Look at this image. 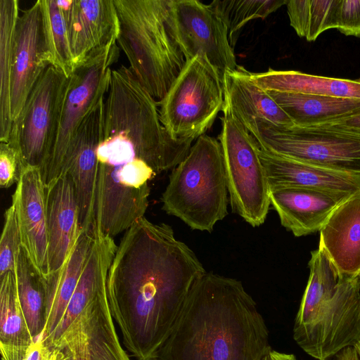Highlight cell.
Returning <instances> with one entry per match:
<instances>
[{
	"label": "cell",
	"mask_w": 360,
	"mask_h": 360,
	"mask_svg": "<svg viewBox=\"0 0 360 360\" xmlns=\"http://www.w3.org/2000/svg\"><path fill=\"white\" fill-rule=\"evenodd\" d=\"M206 273L172 228L145 217L127 230L107 276V293L122 342L138 360H153L196 281Z\"/></svg>",
	"instance_id": "obj_1"
},
{
	"label": "cell",
	"mask_w": 360,
	"mask_h": 360,
	"mask_svg": "<svg viewBox=\"0 0 360 360\" xmlns=\"http://www.w3.org/2000/svg\"><path fill=\"white\" fill-rule=\"evenodd\" d=\"M270 349L268 327L241 281L206 271L153 360H260Z\"/></svg>",
	"instance_id": "obj_2"
},
{
	"label": "cell",
	"mask_w": 360,
	"mask_h": 360,
	"mask_svg": "<svg viewBox=\"0 0 360 360\" xmlns=\"http://www.w3.org/2000/svg\"><path fill=\"white\" fill-rule=\"evenodd\" d=\"M120 25L117 42L129 69L159 104L186 60L169 23V0H113Z\"/></svg>",
	"instance_id": "obj_3"
},
{
	"label": "cell",
	"mask_w": 360,
	"mask_h": 360,
	"mask_svg": "<svg viewBox=\"0 0 360 360\" xmlns=\"http://www.w3.org/2000/svg\"><path fill=\"white\" fill-rule=\"evenodd\" d=\"M228 193L221 144L203 134L172 169L162 208L192 229L211 232L228 214Z\"/></svg>",
	"instance_id": "obj_4"
},
{
	"label": "cell",
	"mask_w": 360,
	"mask_h": 360,
	"mask_svg": "<svg viewBox=\"0 0 360 360\" xmlns=\"http://www.w3.org/2000/svg\"><path fill=\"white\" fill-rule=\"evenodd\" d=\"M117 248L112 238L95 235L75 290L47 345L53 347L77 322L87 337L92 360H130L120 342L107 293V276Z\"/></svg>",
	"instance_id": "obj_5"
},
{
	"label": "cell",
	"mask_w": 360,
	"mask_h": 360,
	"mask_svg": "<svg viewBox=\"0 0 360 360\" xmlns=\"http://www.w3.org/2000/svg\"><path fill=\"white\" fill-rule=\"evenodd\" d=\"M245 128L264 150L323 169L360 174V134L334 124L285 127L264 120Z\"/></svg>",
	"instance_id": "obj_6"
},
{
	"label": "cell",
	"mask_w": 360,
	"mask_h": 360,
	"mask_svg": "<svg viewBox=\"0 0 360 360\" xmlns=\"http://www.w3.org/2000/svg\"><path fill=\"white\" fill-rule=\"evenodd\" d=\"M224 104L221 75L197 55L186 61L158 104L160 121L174 139L193 142L212 127Z\"/></svg>",
	"instance_id": "obj_7"
},
{
	"label": "cell",
	"mask_w": 360,
	"mask_h": 360,
	"mask_svg": "<svg viewBox=\"0 0 360 360\" xmlns=\"http://www.w3.org/2000/svg\"><path fill=\"white\" fill-rule=\"evenodd\" d=\"M221 144L226 185L233 212L253 227L267 216L270 189L259 157V147L243 124L223 110Z\"/></svg>",
	"instance_id": "obj_8"
},
{
	"label": "cell",
	"mask_w": 360,
	"mask_h": 360,
	"mask_svg": "<svg viewBox=\"0 0 360 360\" xmlns=\"http://www.w3.org/2000/svg\"><path fill=\"white\" fill-rule=\"evenodd\" d=\"M119 55L120 49L115 44L77 67L69 77L54 142L39 169L46 187L61 175L77 129L93 107L105 96L111 66L117 61Z\"/></svg>",
	"instance_id": "obj_9"
},
{
	"label": "cell",
	"mask_w": 360,
	"mask_h": 360,
	"mask_svg": "<svg viewBox=\"0 0 360 360\" xmlns=\"http://www.w3.org/2000/svg\"><path fill=\"white\" fill-rule=\"evenodd\" d=\"M68 81L69 77L49 65L13 123L8 142L18 148L27 167L40 169L49 156Z\"/></svg>",
	"instance_id": "obj_10"
},
{
	"label": "cell",
	"mask_w": 360,
	"mask_h": 360,
	"mask_svg": "<svg viewBox=\"0 0 360 360\" xmlns=\"http://www.w3.org/2000/svg\"><path fill=\"white\" fill-rule=\"evenodd\" d=\"M169 23L186 58L205 57L218 70L222 80L236 71V63L226 25L209 6L197 0H169Z\"/></svg>",
	"instance_id": "obj_11"
},
{
	"label": "cell",
	"mask_w": 360,
	"mask_h": 360,
	"mask_svg": "<svg viewBox=\"0 0 360 360\" xmlns=\"http://www.w3.org/2000/svg\"><path fill=\"white\" fill-rule=\"evenodd\" d=\"M293 338L317 360H328L354 347L360 340V277L340 278L333 297L315 321Z\"/></svg>",
	"instance_id": "obj_12"
},
{
	"label": "cell",
	"mask_w": 360,
	"mask_h": 360,
	"mask_svg": "<svg viewBox=\"0 0 360 360\" xmlns=\"http://www.w3.org/2000/svg\"><path fill=\"white\" fill-rule=\"evenodd\" d=\"M65 20L75 69L117 44L120 25L113 0H56Z\"/></svg>",
	"instance_id": "obj_13"
},
{
	"label": "cell",
	"mask_w": 360,
	"mask_h": 360,
	"mask_svg": "<svg viewBox=\"0 0 360 360\" xmlns=\"http://www.w3.org/2000/svg\"><path fill=\"white\" fill-rule=\"evenodd\" d=\"M104 98L93 107L77 129L62 172L70 175L75 187L80 228L89 233H94L97 150L101 140Z\"/></svg>",
	"instance_id": "obj_14"
},
{
	"label": "cell",
	"mask_w": 360,
	"mask_h": 360,
	"mask_svg": "<svg viewBox=\"0 0 360 360\" xmlns=\"http://www.w3.org/2000/svg\"><path fill=\"white\" fill-rule=\"evenodd\" d=\"M43 34L40 0L19 16L13 48L11 108L13 123L26 101L49 66Z\"/></svg>",
	"instance_id": "obj_15"
},
{
	"label": "cell",
	"mask_w": 360,
	"mask_h": 360,
	"mask_svg": "<svg viewBox=\"0 0 360 360\" xmlns=\"http://www.w3.org/2000/svg\"><path fill=\"white\" fill-rule=\"evenodd\" d=\"M22 245L38 271L49 274L46 186L39 168L26 167L12 196Z\"/></svg>",
	"instance_id": "obj_16"
},
{
	"label": "cell",
	"mask_w": 360,
	"mask_h": 360,
	"mask_svg": "<svg viewBox=\"0 0 360 360\" xmlns=\"http://www.w3.org/2000/svg\"><path fill=\"white\" fill-rule=\"evenodd\" d=\"M352 195L300 187L270 190L271 205L281 225L297 237L319 231L335 209Z\"/></svg>",
	"instance_id": "obj_17"
},
{
	"label": "cell",
	"mask_w": 360,
	"mask_h": 360,
	"mask_svg": "<svg viewBox=\"0 0 360 360\" xmlns=\"http://www.w3.org/2000/svg\"><path fill=\"white\" fill-rule=\"evenodd\" d=\"M46 200L49 274L65 263L82 231L75 187L68 173L46 187Z\"/></svg>",
	"instance_id": "obj_18"
},
{
	"label": "cell",
	"mask_w": 360,
	"mask_h": 360,
	"mask_svg": "<svg viewBox=\"0 0 360 360\" xmlns=\"http://www.w3.org/2000/svg\"><path fill=\"white\" fill-rule=\"evenodd\" d=\"M319 232V247L340 278L360 277V192L338 206Z\"/></svg>",
	"instance_id": "obj_19"
},
{
	"label": "cell",
	"mask_w": 360,
	"mask_h": 360,
	"mask_svg": "<svg viewBox=\"0 0 360 360\" xmlns=\"http://www.w3.org/2000/svg\"><path fill=\"white\" fill-rule=\"evenodd\" d=\"M259 153L270 190L300 187L351 195L360 192V174L323 169L274 154L261 148Z\"/></svg>",
	"instance_id": "obj_20"
},
{
	"label": "cell",
	"mask_w": 360,
	"mask_h": 360,
	"mask_svg": "<svg viewBox=\"0 0 360 360\" xmlns=\"http://www.w3.org/2000/svg\"><path fill=\"white\" fill-rule=\"evenodd\" d=\"M225 104L229 111L244 127L257 120L279 127H292L293 122L268 92L256 84L250 72L238 66L223 78Z\"/></svg>",
	"instance_id": "obj_21"
},
{
	"label": "cell",
	"mask_w": 360,
	"mask_h": 360,
	"mask_svg": "<svg viewBox=\"0 0 360 360\" xmlns=\"http://www.w3.org/2000/svg\"><path fill=\"white\" fill-rule=\"evenodd\" d=\"M94 233L82 231L70 255L58 270L44 276L46 325L42 341L47 343L60 323L84 269Z\"/></svg>",
	"instance_id": "obj_22"
},
{
	"label": "cell",
	"mask_w": 360,
	"mask_h": 360,
	"mask_svg": "<svg viewBox=\"0 0 360 360\" xmlns=\"http://www.w3.org/2000/svg\"><path fill=\"white\" fill-rule=\"evenodd\" d=\"M266 91L298 127L335 124L360 113V99Z\"/></svg>",
	"instance_id": "obj_23"
},
{
	"label": "cell",
	"mask_w": 360,
	"mask_h": 360,
	"mask_svg": "<svg viewBox=\"0 0 360 360\" xmlns=\"http://www.w3.org/2000/svg\"><path fill=\"white\" fill-rule=\"evenodd\" d=\"M253 82L266 91L360 99V79L313 75L294 70L250 72Z\"/></svg>",
	"instance_id": "obj_24"
},
{
	"label": "cell",
	"mask_w": 360,
	"mask_h": 360,
	"mask_svg": "<svg viewBox=\"0 0 360 360\" xmlns=\"http://www.w3.org/2000/svg\"><path fill=\"white\" fill-rule=\"evenodd\" d=\"M34 342L20 304L15 272H7L0 276L1 360H25Z\"/></svg>",
	"instance_id": "obj_25"
},
{
	"label": "cell",
	"mask_w": 360,
	"mask_h": 360,
	"mask_svg": "<svg viewBox=\"0 0 360 360\" xmlns=\"http://www.w3.org/2000/svg\"><path fill=\"white\" fill-rule=\"evenodd\" d=\"M309 267V277L295 317L293 336L312 324L321 307L333 297L340 281L335 267L319 247L311 252Z\"/></svg>",
	"instance_id": "obj_26"
},
{
	"label": "cell",
	"mask_w": 360,
	"mask_h": 360,
	"mask_svg": "<svg viewBox=\"0 0 360 360\" xmlns=\"http://www.w3.org/2000/svg\"><path fill=\"white\" fill-rule=\"evenodd\" d=\"M18 0H0V142H8L12 126L11 96L13 48L19 18Z\"/></svg>",
	"instance_id": "obj_27"
},
{
	"label": "cell",
	"mask_w": 360,
	"mask_h": 360,
	"mask_svg": "<svg viewBox=\"0 0 360 360\" xmlns=\"http://www.w3.org/2000/svg\"><path fill=\"white\" fill-rule=\"evenodd\" d=\"M15 277L20 304L35 342L42 335L46 325L44 276L22 245L17 258Z\"/></svg>",
	"instance_id": "obj_28"
},
{
	"label": "cell",
	"mask_w": 360,
	"mask_h": 360,
	"mask_svg": "<svg viewBox=\"0 0 360 360\" xmlns=\"http://www.w3.org/2000/svg\"><path fill=\"white\" fill-rule=\"evenodd\" d=\"M340 0H290L285 6L290 26L300 37L315 41L323 32L336 29Z\"/></svg>",
	"instance_id": "obj_29"
},
{
	"label": "cell",
	"mask_w": 360,
	"mask_h": 360,
	"mask_svg": "<svg viewBox=\"0 0 360 360\" xmlns=\"http://www.w3.org/2000/svg\"><path fill=\"white\" fill-rule=\"evenodd\" d=\"M40 3L48 62L70 77L75 65L65 20L56 0H40Z\"/></svg>",
	"instance_id": "obj_30"
},
{
	"label": "cell",
	"mask_w": 360,
	"mask_h": 360,
	"mask_svg": "<svg viewBox=\"0 0 360 360\" xmlns=\"http://www.w3.org/2000/svg\"><path fill=\"white\" fill-rule=\"evenodd\" d=\"M287 0H214L209 6L224 22L233 46L240 29L254 19H264Z\"/></svg>",
	"instance_id": "obj_31"
},
{
	"label": "cell",
	"mask_w": 360,
	"mask_h": 360,
	"mask_svg": "<svg viewBox=\"0 0 360 360\" xmlns=\"http://www.w3.org/2000/svg\"><path fill=\"white\" fill-rule=\"evenodd\" d=\"M22 245L20 231L15 206L4 214V224L0 241V276L9 271L15 272L17 258Z\"/></svg>",
	"instance_id": "obj_32"
},
{
	"label": "cell",
	"mask_w": 360,
	"mask_h": 360,
	"mask_svg": "<svg viewBox=\"0 0 360 360\" xmlns=\"http://www.w3.org/2000/svg\"><path fill=\"white\" fill-rule=\"evenodd\" d=\"M27 166L18 148L0 142V186L7 188L18 184Z\"/></svg>",
	"instance_id": "obj_33"
},
{
	"label": "cell",
	"mask_w": 360,
	"mask_h": 360,
	"mask_svg": "<svg viewBox=\"0 0 360 360\" xmlns=\"http://www.w3.org/2000/svg\"><path fill=\"white\" fill-rule=\"evenodd\" d=\"M59 346L68 351L72 360H92L87 337L77 322L68 328L53 347Z\"/></svg>",
	"instance_id": "obj_34"
},
{
	"label": "cell",
	"mask_w": 360,
	"mask_h": 360,
	"mask_svg": "<svg viewBox=\"0 0 360 360\" xmlns=\"http://www.w3.org/2000/svg\"><path fill=\"white\" fill-rule=\"evenodd\" d=\"M336 29L346 36L360 38V0H340Z\"/></svg>",
	"instance_id": "obj_35"
},
{
	"label": "cell",
	"mask_w": 360,
	"mask_h": 360,
	"mask_svg": "<svg viewBox=\"0 0 360 360\" xmlns=\"http://www.w3.org/2000/svg\"><path fill=\"white\" fill-rule=\"evenodd\" d=\"M52 349L39 337L31 346L25 360H50Z\"/></svg>",
	"instance_id": "obj_36"
},
{
	"label": "cell",
	"mask_w": 360,
	"mask_h": 360,
	"mask_svg": "<svg viewBox=\"0 0 360 360\" xmlns=\"http://www.w3.org/2000/svg\"><path fill=\"white\" fill-rule=\"evenodd\" d=\"M334 124L360 134V113L341 120Z\"/></svg>",
	"instance_id": "obj_37"
},
{
	"label": "cell",
	"mask_w": 360,
	"mask_h": 360,
	"mask_svg": "<svg viewBox=\"0 0 360 360\" xmlns=\"http://www.w3.org/2000/svg\"><path fill=\"white\" fill-rule=\"evenodd\" d=\"M50 360H72L68 351L63 346L53 347Z\"/></svg>",
	"instance_id": "obj_38"
},
{
	"label": "cell",
	"mask_w": 360,
	"mask_h": 360,
	"mask_svg": "<svg viewBox=\"0 0 360 360\" xmlns=\"http://www.w3.org/2000/svg\"><path fill=\"white\" fill-rule=\"evenodd\" d=\"M260 360H285L284 353L271 349Z\"/></svg>",
	"instance_id": "obj_39"
},
{
	"label": "cell",
	"mask_w": 360,
	"mask_h": 360,
	"mask_svg": "<svg viewBox=\"0 0 360 360\" xmlns=\"http://www.w3.org/2000/svg\"><path fill=\"white\" fill-rule=\"evenodd\" d=\"M345 360H359V358L353 347H349L340 352Z\"/></svg>",
	"instance_id": "obj_40"
},
{
	"label": "cell",
	"mask_w": 360,
	"mask_h": 360,
	"mask_svg": "<svg viewBox=\"0 0 360 360\" xmlns=\"http://www.w3.org/2000/svg\"><path fill=\"white\" fill-rule=\"evenodd\" d=\"M285 360H297L294 354L284 353Z\"/></svg>",
	"instance_id": "obj_41"
},
{
	"label": "cell",
	"mask_w": 360,
	"mask_h": 360,
	"mask_svg": "<svg viewBox=\"0 0 360 360\" xmlns=\"http://www.w3.org/2000/svg\"><path fill=\"white\" fill-rule=\"evenodd\" d=\"M359 358L360 360V340L353 347Z\"/></svg>",
	"instance_id": "obj_42"
},
{
	"label": "cell",
	"mask_w": 360,
	"mask_h": 360,
	"mask_svg": "<svg viewBox=\"0 0 360 360\" xmlns=\"http://www.w3.org/2000/svg\"><path fill=\"white\" fill-rule=\"evenodd\" d=\"M337 360H345V359L344 358V356L342 355V354L340 352H339L338 354H337Z\"/></svg>",
	"instance_id": "obj_43"
}]
</instances>
